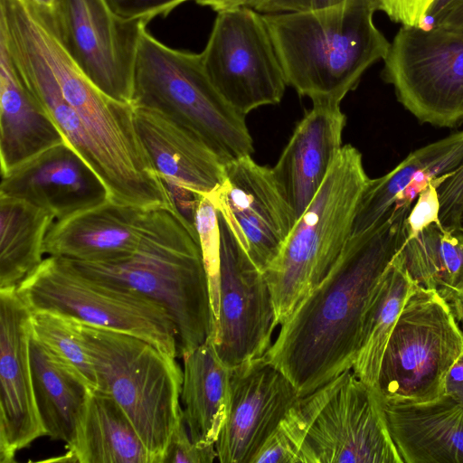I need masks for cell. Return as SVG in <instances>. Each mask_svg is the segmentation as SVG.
<instances>
[{
	"label": "cell",
	"mask_w": 463,
	"mask_h": 463,
	"mask_svg": "<svg viewBox=\"0 0 463 463\" xmlns=\"http://www.w3.org/2000/svg\"><path fill=\"white\" fill-rule=\"evenodd\" d=\"M411 208H392L372 229L350 237L326 278L281 325L265 355L300 397L352 369L364 311L407 239Z\"/></svg>",
	"instance_id": "6da1fadb"
},
{
	"label": "cell",
	"mask_w": 463,
	"mask_h": 463,
	"mask_svg": "<svg viewBox=\"0 0 463 463\" xmlns=\"http://www.w3.org/2000/svg\"><path fill=\"white\" fill-rule=\"evenodd\" d=\"M371 0L315 11L262 14L288 86L312 101L341 103L391 43L375 26Z\"/></svg>",
	"instance_id": "7a4b0ae2"
},
{
	"label": "cell",
	"mask_w": 463,
	"mask_h": 463,
	"mask_svg": "<svg viewBox=\"0 0 463 463\" xmlns=\"http://www.w3.org/2000/svg\"><path fill=\"white\" fill-rule=\"evenodd\" d=\"M66 260L84 274L132 288L163 306L175 326L182 357L212 335L209 281L199 238L182 213L170 212L127 260Z\"/></svg>",
	"instance_id": "3957f363"
},
{
	"label": "cell",
	"mask_w": 463,
	"mask_h": 463,
	"mask_svg": "<svg viewBox=\"0 0 463 463\" xmlns=\"http://www.w3.org/2000/svg\"><path fill=\"white\" fill-rule=\"evenodd\" d=\"M370 178L360 151L343 146L322 185L264 273L282 325L339 258Z\"/></svg>",
	"instance_id": "277c9868"
},
{
	"label": "cell",
	"mask_w": 463,
	"mask_h": 463,
	"mask_svg": "<svg viewBox=\"0 0 463 463\" xmlns=\"http://www.w3.org/2000/svg\"><path fill=\"white\" fill-rule=\"evenodd\" d=\"M132 106L165 115L199 138L224 165L254 151L245 116L216 90L201 53L166 46L146 27L136 58Z\"/></svg>",
	"instance_id": "5b68a950"
},
{
	"label": "cell",
	"mask_w": 463,
	"mask_h": 463,
	"mask_svg": "<svg viewBox=\"0 0 463 463\" xmlns=\"http://www.w3.org/2000/svg\"><path fill=\"white\" fill-rule=\"evenodd\" d=\"M79 326L96 370L98 390L126 412L152 463H163L183 417V370L175 357L135 335L80 321Z\"/></svg>",
	"instance_id": "8992f818"
},
{
	"label": "cell",
	"mask_w": 463,
	"mask_h": 463,
	"mask_svg": "<svg viewBox=\"0 0 463 463\" xmlns=\"http://www.w3.org/2000/svg\"><path fill=\"white\" fill-rule=\"evenodd\" d=\"M16 291L31 311L59 312L178 354L175 326L163 306L132 288L84 274L66 259L44 258Z\"/></svg>",
	"instance_id": "52a82bcc"
},
{
	"label": "cell",
	"mask_w": 463,
	"mask_h": 463,
	"mask_svg": "<svg viewBox=\"0 0 463 463\" xmlns=\"http://www.w3.org/2000/svg\"><path fill=\"white\" fill-rule=\"evenodd\" d=\"M288 415L303 439L300 463H403L374 389L352 369L299 397Z\"/></svg>",
	"instance_id": "ba28073f"
},
{
	"label": "cell",
	"mask_w": 463,
	"mask_h": 463,
	"mask_svg": "<svg viewBox=\"0 0 463 463\" xmlns=\"http://www.w3.org/2000/svg\"><path fill=\"white\" fill-rule=\"evenodd\" d=\"M463 353V330L450 304L416 286L385 347L376 387L381 402L422 403L445 393L447 375Z\"/></svg>",
	"instance_id": "9c48e42d"
},
{
	"label": "cell",
	"mask_w": 463,
	"mask_h": 463,
	"mask_svg": "<svg viewBox=\"0 0 463 463\" xmlns=\"http://www.w3.org/2000/svg\"><path fill=\"white\" fill-rule=\"evenodd\" d=\"M383 61V79L420 122L463 123V32L402 25Z\"/></svg>",
	"instance_id": "30bf717a"
},
{
	"label": "cell",
	"mask_w": 463,
	"mask_h": 463,
	"mask_svg": "<svg viewBox=\"0 0 463 463\" xmlns=\"http://www.w3.org/2000/svg\"><path fill=\"white\" fill-rule=\"evenodd\" d=\"M201 55L216 90L241 115L282 99L285 76L263 15L254 9L219 12Z\"/></svg>",
	"instance_id": "8fae6325"
},
{
	"label": "cell",
	"mask_w": 463,
	"mask_h": 463,
	"mask_svg": "<svg viewBox=\"0 0 463 463\" xmlns=\"http://www.w3.org/2000/svg\"><path fill=\"white\" fill-rule=\"evenodd\" d=\"M221 235L218 300L210 338L230 368L264 355L278 326L272 294L227 221L218 213Z\"/></svg>",
	"instance_id": "7c38bea8"
},
{
	"label": "cell",
	"mask_w": 463,
	"mask_h": 463,
	"mask_svg": "<svg viewBox=\"0 0 463 463\" xmlns=\"http://www.w3.org/2000/svg\"><path fill=\"white\" fill-rule=\"evenodd\" d=\"M51 14L63 46L90 81L132 105L137 48L148 21L121 18L104 0H56Z\"/></svg>",
	"instance_id": "4fadbf2b"
},
{
	"label": "cell",
	"mask_w": 463,
	"mask_h": 463,
	"mask_svg": "<svg viewBox=\"0 0 463 463\" xmlns=\"http://www.w3.org/2000/svg\"><path fill=\"white\" fill-rule=\"evenodd\" d=\"M206 196L265 273L297 222L272 168L257 164L251 156L232 161L224 165L222 183Z\"/></svg>",
	"instance_id": "5bb4252c"
},
{
	"label": "cell",
	"mask_w": 463,
	"mask_h": 463,
	"mask_svg": "<svg viewBox=\"0 0 463 463\" xmlns=\"http://www.w3.org/2000/svg\"><path fill=\"white\" fill-rule=\"evenodd\" d=\"M299 394L264 354L232 371L225 422L215 442L222 463H252Z\"/></svg>",
	"instance_id": "9a60e30c"
},
{
	"label": "cell",
	"mask_w": 463,
	"mask_h": 463,
	"mask_svg": "<svg viewBox=\"0 0 463 463\" xmlns=\"http://www.w3.org/2000/svg\"><path fill=\"white\" fill-rule=\"evenodd\" d=\"M31 311L16 288L0 289V462L46 436L38 412L30 356Z\"/></svg>",
	"instance_id": "2e32d148"
},
{
	"label": "cell",
	"mask_w": 463,
	"mask_h": 463,
	"mask_svg": "<svg viewBox=\"0 0 463 463\" xmlns=\"http://www.w3.org/2000/svg\"><path fill=\"white\" fill-rule=\"evenodd\" d=\"M170 212L174 211L109 198L66 220L54 222L45 239V254L89 262L127 260Z\"/></svg>",
	"instance_id": "e0dca14e"
},
{
	"label": "cell",
	"mask_w": 463,
	"mask_h": 463,
	"mask_svg": "<svg viewBox=\"0 0 463 463\" xmlns=\"http://www.w3.org/2000/svg\"><path fill=\"white\" fill-rule=\"evenodd\" d=\"M0 195L24 200L61 222L110 198L97 173L66 141L1 175Z\"/></svg>",
	"instance_id": "ac0fdd59"
},
{
	"label": "cell",
	"mask_w": 463,
	"mask_h": 463,
	"mask_svg": "<svg viewBox=\"0 0 463 463\" xmlns=\"http://www.w3.org/2000/svg\"><path fill=\"white\" fill-rule=\"evenodd\" d=\"M138 137L180 213L194 223L201 195L223 181L224 164L195 136L160 112L134 107Z\"/></svg>",
	"instance_id": "d6986e66"
},
{
	"label": "cell",
	"mask_w": 463,
	"mask_h": 463,
	"mask_svg": "<svg viewBox=\"0 0 463 463\" xmlns=\"http://www.w3.org/2000/svg\"><path fill=\"white\" fill-rule=\"evenodd\" d=\"M312 103L272 167L297 220L312 202L341 151L346 123L340 103L329 100Z\"/></svg>",
	"instance_id": "ffe728a7"
},
{
	"label": "cell",
	"mask_w": 463,
	"mask_h": 463,
	"mask_svg": "<svg viewBox=\"0 0 463 463\" xmlns=\"http://www.w3.org/2000/svg\"><path fill=\"white\" fill-rule=\"evenodd\" d=\"M381 404L403 463H463L462 403L443 394L422 403Z\"/></svg>",
	"instance_id": "44dd1931"
},
{
	"label": "cell",
	"mask_w": 463,
	"mask_h": 463,
	"mask_svg": "<svg viewBox=\"0 0 463 463\" xmlns=\"http://www.w3.org/2000/svg\"><path fill=\"white\" fill-rule=\"evenodd\" d=\"M64 141L55 123L23 84L0 42L1 175Z\"/></svg>",
	"instance_id": "7402d4cb"
},
{
	"label": "cell",
	"mask_w": 463,
	"mask_h": 463,
	"mask_svg": "<svg viewBox=\"0 0 463 463\" xmlns=\"http://www.w3.org/2000/svg\"><path fill=\"white\" fill-rule=\"evenodd\" d=\"M182 415L193 441L215 445L225 422L232 368L209 337L183 357Z\"/></svg>",
	"instance_id": "603a6c76"
},
{
	"label": "cell",
	"mask_w": 463,
	"mask_h": 463,
	"mask_svg": "<svg viewBox=\"0 0 463 463\" xmlns=\"http://www.w3.org/2000/svg\"><path fill=\"white\" fill-rule=\"evenodd\" d=\"M30 356L36 405L46 436L68 448L93 390L32 335Z\"/></svg>",
	"instance_id": "cb8c5ba5"
},
{
	"label": "cell",
	"mask_w": 463,
	"mask_h": 463,
	"mask_svg": "<svg viewBox=\"0 0 463 463\" xmlns=\"http://www.w3.org/2000/svg\"><path fill=\"white\" fill-rule=\"evenodd\" d=\"M66 449L70 460L80 463H152L126 412L99 390L91 392L75 439Z\"/></svg>",
	"instance_id": "d4e9b609"
},
{
	"label": "cell",
	"mask_w": 463,
	"mask_h": 463,
	"mask_svg": "<svg viewBox=\"0 0 463 463\" xmlns=\"http://www.w3.org/2000/svg\"><path fill=\"white\" fill-rule=\"evenodd\" d=\"M416 286L399 250L380 277L367 302L352 367L355 376L373 389L389 338Z\"/></svg>",
	"instance_id": "484cf974"
},
{
	"label": "cell",
	"mask_w": 463,
	"mask_h": 463,
	"mask_svg": "<svg viewBox=\"0 0 463 463\" xmlns=\"http://www.w3.org/2000/svg\"><path fill=\"white\" fill-rule=\"evenodd\" d=\"M54 222L43 209L0 195V289L17 288L43 260Z\"/></svg>",
	"instance_id": "4316f807"
},
{
	"label": "cell",
	"mask_w": 463,
	"mask_h": 463,
	"mask_svg": "<svg viewBox=\"0 0 463 463\" xmlns=\"http://www.w3.org/2000/svg\"><path fill=\"white\" fill-rule=\"evenodd\" d=\"M400 252L414 282L450 303L463 294V228L433 222L406 239Z\"/></svg>",
	"instance_id": "83f0119b"
},
{
	"label": "cell",
	"mask_w": 463,
	"mask_h": 463,
	"mask_svg": "<svg viewBox=\"0 0 463 463\" xmlns=\"http://www.w3.org/2000/svg\"><path fill=\"white\" fill-rule=\"evenodd\" d=\"M456 157L463 158V130L411 152L386 175L370 179L357 205L350 237L365 232L387 216L397 195L419 171Z\"/></svg>",
	"instance_id": "f1b7e54d"
},
{
	"label": "cell",
	"mask_w": 463,
	"mask_h": 463,
	"mask_svg": "<svg viewBox=\"0 0 463 463\" xmlns=\"http://www.w3.org/2000/svg\"><path fill=\"white\" fill-rule=\"evenodd\" d=\"M30 328L32 336L77 372L92 390L99 389L96 370L83 343L78 320L55 311L33 310L30 315Z\"/></svg>",
	"instance_id": "f546056e"
},
{
	"label": "cell",
	"mask_w": 463,
	"mask_h": 463,
	"mask_svg": "<svg viewBox=\"0 0 463 463\" xmlns=\"http://www.w3.org/2000/svg\"><path fill=\"white\" fill-rule=\"evenodd\" d=\"M194 224L198 234L208 277L213 318L218 300L221 235L218 212L207 196L201 195L197 200Z\"/></svg>",
	"instance_id": "4dcf8cb0"
},
{
	"label": "cell",
	"mask_w": 463,
	"mask_h": 463,
	"mask_svg": "<svg viewBox=\"0 0 463 463\" xmlns=\"http://www.w3.org/2000/svg\"><path fill=\"white\" fill-rule=\"evenodd\" d=\"M455 171L432 179L417 196L415 204L411 208L406 219L407 239L415 237L428 225L440 222V203L438 188Z\"/></svg>",
	"instance_id": "1f68e13d"
},
{
	"label": "cell",
	"mask_w": 463,
	"mask_h": 463,
	"mask_svg": "<svg viewBox=\"0 0 463 463\" xmlns=\"http://www.w3.org/2000/svg\"><path fill=\"white\" fill-rule=\"evenodd\" d=\"M215 458V445L205 446L193 441L182 417L163 463H212Z\"/></svg>",
	"instance_id": "d6a6232c"
},
{
	"label": "cell",
	"mask_w": 463,
	"mask_h": 463,
	"mask_svg": "<svg viewBox=\"0 0 463 463\" xmlns=\"http://www.w3.org/2000/svg\"><path fill=\"white\" fill-rule=\"evenodd\" d=\"M439 221L449 230L463 228V163L439 188Z\"/></svg>",
	"instance_id": "836d02e7"
},
{
	"label": "cell",
	"mask_w": 463,
	"mask_h": 463,
	"mask_svg": "<svg viewBox=\"0 0 463 463\" xmlns=\"http://www.w3.org/2000/svg\"><path fill=\"white\" fill-rule=\"evenodd\" d=\"M376 11L403 26L420 27L435 0H371Z\"/></svg>",
	"instance_id": "e575fe53"
},
{
	"label": "cell",
	"mask_w": 463,
	"mask_h": 463,
	"mask_svg": "<svg viewBox=\"0 0 463 463\" xmlns=\"http://www.w3.org/2000/svg\"><path fill=\"white\" fill-rule=\"evenodd\" d=\"M110 10L124 19L150 21L165 16L177 5L189 0H104Z\"/></svg>",
	"instance_id": "d590c367"
},
{
	"label": "cell",
	"mask_w": 463,
	"mask_h": 463,
	"mask_svg": "<svg viewBox=\"0 0 463 463\" xmlns=\"http://www.w3.org/2000/svg\"><path fill=\"white\" fill-rule=\"evenodd\" d=\"M346 0H250L247 7L260 14L309 12L340 5Z\"/></svg>",
	"instance_id": "8d00e7d4"
},
{
	"label": "cell",
	"mask_w": 463,
	"mask_h": 463,
	"mask_svg": "<svg viewBox=\"0 0 463 463\" xmlns=\"http://www.w3.org/2000/svg\"><path fill=\"white\" fill-rule=\"evenodd\" d=\"M463 404V353L450 368L445 382V393Z\"/></svg>",
	"instance_id": "74e56055"
},
{
	"label": "cell",
	"mask_w": 463,
	"mask_h": 463,
	"mask_svg": "<svg viewBox=\"0 0 463 463\" xmlns=\"http://www.w3.org/2000/svg\"><path fill=\"white\" fill-rule=\"evenodd\" d=\"M200 5L209 6L217 13L241 7H247L250 0H194Z\"/></svg>",
	"instance_id": "f35d334b"
},
{
	"label": "cell",
	"mask_w": 463,
	"mask_h": 463,
	"mask_svg": "<svg viewBox=\"0 0 463 463\" xmlns=\"http://www.w3.org/2000/svg\"><path fill=\"white\" fill-rule=\"evenodd\" d=\"M455 0H435L432 6L430 7L428 18L434 21L437 17H439L441 14H443L453 3Z\"/></svg>",
	"instance_id": "ab89813d"
},
{
	"label": "cell",
	"mask_w": 463,
	"mask_h": 463,
	"mask_svg": "<svg viewBox=\"0 0 463 463\" xmlns=\"http://www.w3.org/2000/svg\"><path fill=\"white\" fill-rule=\"evenodd\" d=\"M449 304L453 309L457 320L463 323V294L458 296Z\"/></svg>",
	"instance_id": "60d3db41"
},
{
	"label": "cell",
	"mask_w": 463,
	"mask_h": 463,
	"mask_svg": "<svg viewBox=\"0 0 463 463\" xmlns=\"http://www.w3.org/2000/svg\"><path fill=\"white\" fill-rule=\"evenodd\" d=\"M36 5L44 7L48 10H52L55 5L56 0H32Z\"/></svg>",
	"instance_id": "b9f144b4"
},
{
	"label": "cell",
	"mask_w": 463,
	"mask_h": 463,
	"mask_svg": "<svg viewBox=\"0 0 463 463\" xmlns=\"http://www.w3.org/2000/svg\"><path fill=\"white\" fill-rule=\"evenodd\" d=\"M463 330V329H462Z\"/></svg>",
	"instance_id": "7bdbcfd3"
}]
</instances>
